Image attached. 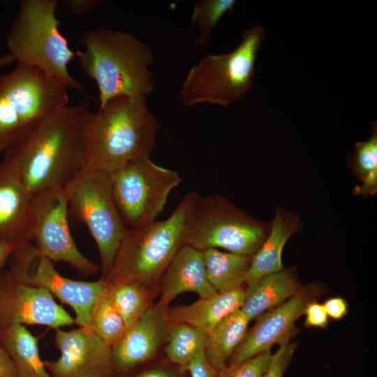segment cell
<instances>
[{
  "label": "cell",
  "instance_id": "obj_5",
  "mask_svg": "<svg viewBox=\"0 0 377 377\" xmlns=\"http://www.w3.org/2000/svg\"><path fill=\"white\" fill-rule=\"evenodd\" d=\"M57 0H22L6 38L15 62L35 67L67 89L84 91L68 65L75 55L59 30Z\"/></svg>",
  "mask_w": 377,
  "mask_h": 377
},
{
  "label": "cell",
  "instance_id": "obj_10",
  "mask_svg": "<svg viewBox=\"0 0 377 377\" xmlns=\"http://www.w3.org/2000/svg\"><path fill=\"white\" fill-rule=\"evenodd\" d=\"M29 240L39 256L52 262H65L84 276L99 271V267L80 251L73 239L64 188L48 189L34 195Z\"/></svg>",
  "mask_w": 377,
  "mask_h": 377
},
{
  "label": "cell",
  "instance_id": "obj_7",
  "mask_svg": "<svg viewBox=\"0 0 377 377\" xmlns=\"http://www.w3.org/2000/svg\"><path fill=\"white\" fill-rule=\"evenodd\" d=\"M269 228V223L250 216L221 195L197 193L185 223L184 244L252 256Z\"/></svg>",
  "mask_w": 377,
  "mask_h": 377
},
{
  "label": "cell",
  "instance_id": "obj_37",
  "mask_svg": "<svg viewBox=\"0 0 377 377\" xmlns=\"http://www.w3.org/2000/svg\"><path fill=\"white\" fill-rule=\"evenodd\" d=\"M17 247L18 246L13 243L0 241V269H2Z\"/></svg>",
  "mask_w": 377,
  "mask_h": 377
},
{
  "label": "cell",
  "instance_id": "obj_4",
  "mask_svg": "<svg viewBox=\"0 0 377 377\" xmlns=\"http://www.w3.org/2000/svg\"><path fill=\"white\" fill-rule=\"evenodd\" d=\"M265 38L264 27L254 25L242 31L240 43L231 52L201 58L182 82V105L227 107L243 99L253 87L256 63Z\"/></svg>",
  "mask_w": 377,
  "mask_h": 377
},
{
  "label": "cell",
  "instance_id": "obj_9",
  "mask_svg": "<svg viewBox=\"0 0 377 377\" xmlns=\"http://www.w3.org/2000/svg\"><path fill=\"white\" fill-rule=\"evenodd\" d=\"M112 194L127 228L156 220L182 178L150 157L127 163L109 174Z\"/></svg>",
  "mask_w": 377,
  "mask_h": 377
},
{
  "label": "cell",
  "instance_id": "obj_31",
  "mask_svg": "<svg viewBox=\"0 0 377 377\" xmlns=\"http://www.w3.org/2000/svg\"><path fill=\"white\" fill-rule=\"evenodd\" d=\"M185 371V369L170 362L139 370L128 377H182Z\"/></svg>",
  "mask_w": 377,
  "mask_h": 377
},
{
  "label": "cell",
  "instance_id": "obj_34",
  "mask_svg": "<svg viewBox=\"0 0 377 377\" xmlns=\"http://www.w3.org/2000/svg\"><path fill=\"white\" fill-rule=\"evenodd\" d=\"M323 304L327 316L332 319L339 320L348 313V303L341 297H334L327 300Z\"/></svg>",
  "mask_w": 377,
  "mask_h": 377
},
{
  "label": "cell",
  "instance_id": "obj_32",
  "mask_svg": "<svg viewBox=\"0 0 377 377\" xmlns=\"http://www.w3.org/2000/svg\"><path fill=\"white\" fill-rule=\"evenodd\" d=\"M304 325L308 327L325 328L328 324V316L323 304L315 300L309 302L304 309Z\"/></svg>",
  "mask_w": 377,
  "mask_h": 377
},
{
  "label": "cell",
  "instance_id": "obj_8",
  "mask_svg": "<svg viewBox=\"0 0 377 377\" xmlns=\"http://www.w3.org/2000/svg\"><path fill=\"white\" fill-rule=\"evenodd\" d=\"M64 189L69 216L83 223L96 244L104 278L111 270L128 228L115 202L110 176L83 170Z\"/></svg>",
  "mask_w": 377,
  "mask_h": 377
},
{
  "label": "cell",
  "instance_id": "obj_25",
  "mask_svg": "<svg viewBox=\"0 0 377 377\" xmlns=\"http://www.w3.org/2000/svg\"><path fill=\"white\" fill-rule=\"evenodd\" d=\"M207 334L185 323H172L165 348L170 363L185 369L188 362L205 353Z\"/></svg>",
  "mask_w": 377,
  "mask_h": 377
},
{
  "label": "cell",
  "instance_id": "obj_35",
  "mask_svg": "<svg viewBox=\"0 0 377 377\" xmlns=\"http://www.w3.org/2000/svg\"><path fill=\"white\" fill-rule=\"evenodd\" d=\"M98 0H62L61 3L67 11L74 16H81L87 13L96 5Z\"/></svg>",
  "mask_w": 377,
  "mask_h": 377
},
{
  "label": "cell",
  "instance_id": "obj_24",
  "mask_svg": "<svg viewBox=\"0 0 377 377\" xmlns=\"http://www.w3.org/2000/svg\"><path fill=\"white\" fill-rule=\"evenodd\" d=\"M106 282L112 304L126 328L153 304L154 291L138 281L114 279Z\"/></svg>",
  "mask_w": 377,
  "mask_h": 377
},
{
  "label": "cell",
  "instance_id": "obj_12",
  "mask_svg": "<svg viewBox=\"0 0 377 377\" xmlns=\"http://www.w3.org/2000/svg\"><path fill=\"white\" fill-rule=\"evenodd\" d=\"M36 267L28 256H18L11 260L22 279L34 286L47 290L62 303L70 306L75 313V323L87 328L94 309L101 296L107 291L106 281H77L61 275L53 262L45 257L36 258ZM36 261V260H35Z\"/></svg>",
  "mask_w": 377,
  "mask_h": 377
},
{
  "label": "cell",
  "instance_id": "obj_26",
  "mask_svg": "<svg viewBox=\"0 0 377 377\" xmlns=\"http://www.w3.org/2000/svg\"><path fill=\"white\" fill-rule=\"evenodd\" d=\"M353 169L361 184L355 193L362 195H373L377 190V126L373 122L370 137L357 142L352 156Z\"/></svg>",
  "mask_w": 377,
  "mask_h": 377
},
{
  "label": "cell",
  "instance_id": "obj_1",
  "mask_svg": "<svg viewBox=\"0 0 377 377\" xmlns=\"http://www.w3.org/2000/svg\"><path fill=\"white\" fill-rule=\"evenodd\" d=\"M87 103H70L29 125L3 151V161L29 191L64 188L84 170L81 122Z\"/></svg>",
  "mask_w": 377,
  "mask_h": 377
},
{
  "label": "cell",
  "instance_id": "obj_28",
  "mask_svg": "<svg viewBox=\"0 0 377 377\" xmlns=\"http://www.w3.org/2000/svg\"><path fill=\"white\" fill-rule=\"evenodd\" d=\"M87 329L110 346L125 332L126 327L112 304L108 290L98 301Z\"/></svg>",
  "mask_w": 377,
  "mask_h": 377
},
{
  "label": "cell",
  "instance_id": "obj_36",
  "mask_svg": "<svg viewBox=\"0 0 377 377\" xmlns=\"http://www.w3.org/2000/svg\"><path fill=\"white\" fill-rule=\"evenodd\" d=\"M0 377H17L16 370L11 359L1 346Z\"/></svg>",
  "mask_w": 377,
  "mask_h": 377
},
{
  "label": "cell",
  "instance_id": "obj_13",
  "mask_svg": "<svg viewBox=\"0 0 377 377\" xmlns=\"http://www.w3.org/2000/svg\"><path fill=\"white\" fill-rule=\"evenodd\" d=\"M318 288L302 286L290 299L256 318V323L230 357L229 364L246 360L270 350L272 346L287 344L296 334L297 320L306 304L315 300Z\"/></svg>",
  "mask_w": 377,
  "mask_h": 377
},
{
  "label": "cell",
  "instance_id": "obj_33",
  "mask_svg": "<svg viewBox=\"0 0 377 377\" xmlns=\"http://www.w3.org/2000/svg\"><path fill=\"white\" fill-rule=\"evenodd\" d=\"M190 377H216L218 374L207 360L205 353H200L186 366Z\"/></svg>",
  "mask_w": 377,
  "mask_h": 377
},
{
  "label": "cell",
  "instance_id": "obj_18",
  "mask_svg": "<svg viewBox=\"0 0 377 377\" xmlns=\"http://www.w3.org/2000/svg\"><path fill=\"white\" fill-rule=\"evenodd\" d=\"M245 297L243 287L199 298L195 302L168 309L172 323H185L207 335L225 318L240 310Z\"/></svg>",
  "mask_w": 377,
  "mask_h": 377
},
{
  "label": "cell",
  "instance_id": "obj_11",
  "mask_svg": "<svg viewBox=\"0 0 377 377\" xmlns=\"http://www.w3.org/2000/svg\"><path fill=\"white\" fill-rule=\"evenodd\" d=\"M74 319L46 289L25 282L9 263L0 269V332L15 325H39L59 329Z\"/></svg>",
  "mask_w": 377,
  "mask_h": 377
},
{
  "label": "cell",
  "instance_id": "obj_22",
  "mask_svg": "<svg viewBox=\"0 0 377 377\" xmlns=\"http://www.w3.org/2000/svg\"><path fill=\"white\" fill-rule=\"evenodd\" d=\"M249 322L238 310L225 318L207 334L205 356L217 374L228 366L247 333Z\"/></svg>",
  "mask_w": 377,
  "mask_h": 377
},
{
  "label": "cell",
  "instance_id": "obj_20",
  "mask_svg": "<svg viewBox=\"0 0 377 377\" xmlns=\"http://www.w3.org/2000/svg\"><path fill=\"white\" fill-rule=\"evenodd\" d=\"M301 287L290 269L264 276L248 285L240 310L251 321L290 299Z\"/></svg>",
  "mask_w": 377,
  "mask_h": 377
},
{
  "label": "cell",
  "instance_id": "obj_23",
  "mask_svg": "<svg viewBox=\"0 0 377 377\" xmlns=\"http://www.w3.org/2000/svg\"><path fill=\"white\" fill-rule=\"evenodd\" d=\"M202 251L207 279L217 293L232 290L246 282L251 256L216 249Z\"/></svg>",
  "mask_w": 377,
  "mask_h": 377
},
{
  "label": "cell",
  "instance_id": "obj_27",
  "mask_svg": "<svg viewBox=\"0 0 377 377\" xmlns=\"http://www.w3.org/2000/svg\"><path fill=\"white\" fill-rule=\"evenodd\" d=\"M236 2L235 0H197L194 2L191 21L197 29L196 45H207L210 43L217 24L226 14L233 11Z\"/></svg>",
  "mask_w": 377,
  "mask_h": 377
},
{
  "label": "cell",
  "instance_id": "obj_6",
  "mask_svg": "<svg viewBox=\"0 0 377 377\" xmlns=\"http://www.w3.org/2000/svg\"><path fill=\"white\" fill-rule=\"evenodd\" d=\"M197 193H187L164 220L128 228L106 281H138L153 291L184 244L185 223Z\"/></svg>",
  "mask_w": 377,
  "mask_h": 377
},
{
  "label": "cell",
  "instance_id": "obj_15",
  "mask_svg": "<svg viewBox=\"0 0 377 377\" xmlns=\"http://www.w3.org/2000/svg\"><path fill=\"white\" fill-rule=\"evenodd\" d=\"M171 325L168 310L152 304L111 346L113 377H128L153 359Z\"/></svg>",
  "mask_w": 377,
  "mask_h": 377
},
{
  "label": "cell",
  "instance_id": "obj_16",
  "mask_svg": "<svg viewBox=\"0 0 377 377\" xmlns=\"http://www.w3.org/2000/svg\"><path fill=\"white\" fill-rule=\"evenodd\" d=\"M34 195L15 171L0 161V241L17 246L30 242Z\"/></svg>",
  "mask_w": 377,
  "mask_h": 377
},
{
  "label": "cell",
  "instance_id": "obj_2",
  "mask_svg": "<svg viewBox=\"0 0 377 377\" xmlns=\"http://www.w3.org/2000/svg\"><path fill=\"white\" fill-rule=\"evenodd\" d=\"M158 123L147 98L119 96L82 117L84 170L110 174L147 157L155 147Z\"/></svg>",
  "mask_w": 377,
  "mask_h": 377
},
{
  "label": "cell",
  "instance_id": "obj_3",
  "mask_svg": "<svg viewBox=\"0 0 377 377\" xmlns=\"http://www.w3.org/2000/svg\"><path fill=\"white\" fill-rule=\"evenodd\" d=\"M77 63L98 91L99 108L119 96L147 98L154 89L150 47L134 34L98 28L80 37Z\"/></svg>",
  "mask_w": 377,
  "mask_h": 377
},
{
  "label": "cell",
  "instance_id": "obj_29",
  "mask_svg": "<svg viewBox=\"0 0 377 377\" xmlns=\"http://www.w3.org/2000/svg\"><path fill=\"white\" fill-rule=\"evenodd\" d=\"M271 356V351L268 350L242 362L229 364L216 377H261Z\"/></svg>",
  "mask_w": 377,
  "mask_h": 377
},
{
  "label": "cell",
  "instance_id": "obj_17",
  "mask_svg": "<svg viewBox=\"0 0 377 377\" xmlns=\"http://www.w3.org/2000/svg\"><path fill=\"white\" fill-rule=\"evenodd\" d=\"M158 288L160 298L155 304L164 310H168L171 302L183 293H195L200 298L217 293L207 279L202 251L187 244L179 248L169 263Z\"/></svg>",
  "mask_w": 377,
  "mask_h": 377
},
{
  "label": "cell",
  "instance_id": "obj_30",
  "mask_svg": "<svg viewBox=\"0 0 377 377\" xmlns=\"http://www.w3.org/2000/svg\"><path fill=\"white\" fill-rule=\"evenodd\" d=\"M296 348V343L280 346L277 351L272 355L267 369L261 377H283Z\"/></svg>",
  "mask_w": 377,
  "mask_h": 377
},
{
  "label": "cell",
  "instance_id": "obj_14",
  "mask_svg": "<svg viewBox=\"0 0 377 377\" xmlns=\"http://www.w3.org/2000/svg\"><path fill=\"white\" fill-rule=\"evenodd\" d=\"M59 357L44 361L52 377H113L111 346L87 328L57 329Z\"/></svg>",
  "mask_w": 377,
  "mask_h": 377
},
{
  "label": "cell",
  "instance_id": "obj_21",
  "mask_svg": "<svg viewBox=\"0 0 377 377\" xmlns=\"http://www.w3.org/2000/svg\"><path fill=\"white\" fill-rule=\"evenodd\" d=\"M0 346L11 359L17 377H52L40 359L37 338L24 325L0 332Z\"/></svg>",
  "mask_w": 377,
  "mask_h": 377
},
{
  "label": "cell",
  "instance_id": "obj_38",
  "mask_svg": "<svg viewBox=\"0 0 377 377\" xmlns=\"http://www.w3.org/2000/svg\"><path fill=\"white\" fill-rule=\"evenodd\" d=\"M15 62L14 59L8 52L0 54V68L7 66Z\"/></svg>",
  "mask_w": 377,
  "mask_h": 377
},
{
  "label": "cell",
  "instance_id": "obj_19",
  "mask_svg": "<svg viewBox=\"0 0 377 377\" xmlns=\"http://www.w3.org/2000/svg\"><path fill=\"white\" fill-rule=\"evenodd\" d=\"M269 232L257 251L251 256V265L245 283L282 270V253L287 241L300 228V216L281 208L269 223Z\"/></svg>",
  "mask_w": 377,
  "mask_h": 377
}]
</instances>
